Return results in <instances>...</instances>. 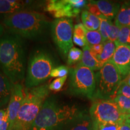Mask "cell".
Listing matches in <instances>:
<instances>
[{
	"mask_svg": "<svg viewBox=\"0 0 130 130\" xmlns=\"http://www.w3.org/2000/svg\"><path fill=\"white\" fill-rule=\"evenodd\" d=\"M84 110L75 104L64 103L55 98H47L30 130H63Z\"/></svg>",
	"mask_w": 130,
	"mask_h": 130,
	"instance_id": "obj_1",
	"label": "cell"
},
{
	"mask_svg": "<svg viewBox=\"0 0 130 130\" xmlns=\"http://www.w3.org/2000/svg\"><path fill=\"white\" fill-rule=\"evenodd\" d=\"M22 38L11 33L0 37V69L13 84L25 78V51Z\"/></svg>",
	"mask_w": 130,
	"mask_h": 130,
	"instance_id": "obj_2",
	"label": "cell"
},
{
	"mask_svg": "<svg viewBox=\"0 0 130 130\" xmlns=\"http://www.w3.org/2000/svg\"><path fill=\"white\" fill-rule=\"evenodd\" d=\"M3 24L21 38L37 39L51 29L52 22L41 13L21 10L5 16Z\"/></svg>",
	"mask_w": 130,
	"mask_h": 130,
	"instance_id": "obj_3",
	"label": "cell"
},
{
	"mask_svg": "<svg viewBox=\"0 0 130 130\" xmlns=\"http://www.w3.org/2000/svg\"><path fill=\"white\" fill-rule=\"evenodd\" d=\"M49 93L48 84L25 89L24 101L18 116L13 125L8 130H30Z\"/></svg>",
	"mask_w": 130,
	"mask_h": 130,
	"instance_id": "obj_4",
	"label": "cell"
},
{
	"mask_svg": "<svg viewBox=\"0 0 130 130\" xmlns=\"http://www.w3.org/2000/svg\"><path fill=\"white\" fill-rule=\"evenodd\" d=\"M122 78L111 61L102 66L95 74V89L92 100H111L117 96Z\"/></svg>",
	"mask_w": 130,
	"mask_h": 130,
	"instance_id": "obj_5",
	"label": "cell"
},
{
	"mask_svg": "<svg viewBox=\"0 0 130 130\" xmlns=\"http://www.w3.org/2000/svg\"><path fill=\"white\" fill-rule=\"evenodd\" d=\"M53 60L50 54L43 50H37L29 59L26 75V89L39 86L50 77L54 68Z\"/></svg>",
	"mask_w": 130,
	"mask_h": 130,
	"instance_id": "obj_6",
	"label": "cell"
},
{
	"mask_svg": "<svg viewBox=\"0 0 130 130\" xmlns=\"http://www.w3.org/2000/svg\"><path fill=\"white\" fill-rule=\"evenodd\" d=\"M68 91L71 95L92 100L95 89V74L93 70L78 63L70 70Z\"/></svg>",
	"mask_w": 130,
	"mask_h": 130,
	"instance_id": "obj_7",
	"label": "cell"
},
{
	"mask_svg": "<svg viewBox=\"0 0 130 130\" xmlns=\"http://www.w3.org/2000/svg\"><path fill=\"white\" fill-rule=\"evenodd\" d=\"M93 125L121 123L128 115H125L116 103L111 100H94L90 110Z\"/></svg>",
	"mask_w": 130,
	"mask_h": 130,
	"instance_id": "obj_8",
	"label": "cell"
},
{
	"mask_svg": "<svg viewBox=\"0 0 130 130\" xmlns=\"http://www.w3.org/2000/svg\"><path fill=\"white\" fill-rule=\"evenodd\" d=\"M51 33L53 40L63 57H67L73 48V23L71 18L56 19L52 22Z\"/></svg>",
	"mask_w": 130,
	"mask_h": 130,
	"instance_id": "obj_9",
	"label": "cell"
},
{
	"mask_svg": "<svg viewBox=\"0 0 130 130\" xmlns=\"http://www.w3.org/2000/svg\"><path fill=\"white\" fill-rule=\"evenodd\" d=\"M87 4L84 0H50L45 10L56 19L71 18L78 15Z\"/></svg>",
	"mask_w": 130,
	"mask_h": 130,
	"instance_id": "obj_10",
	"label": "cell"
},
{
	"mask_svg": "<svg viewBox=\"0 0 130 130\" xmlns=\"http://www.w3.org/2000/svg\"><path fill=\"white\" fill-rule=\"evenodd\" d=\"M25 97V91L24 92L23 86L20 83L14 84L13 87L10 99L8 104V123L9 128L12 127L14 121L16 120L18 114L20 110L22 102Z\"/></svg>",
	"mask_w": 130,
	"mask_h": 130,
	"instance_id": "obj_11",
	"label": "cell"
},
{
	"mask_svg": "<svg viewBox=\"0 0 130 130\" xmlns=\"http://www.w3.org/2000/svg\"><path fill=\"white\" fill-rule=\"evenodd\" d=\"M110 61L119 71L122 79L126 78L130 74V45L117 46Z\"/></svg>",
	"mask_w": 130,
	"mask_h": 130,
	"instance_id": "obj_12",
	"label": "cell"
},
{
	"mask_svg": "<svg viewBox=\"0 0 130 130\" xmlns=\"http://www.w3.org/2000/svg\"><path fill=\"white\" fill-rule=\"evenodd\" d=\"M99 18L100 20V26L98 31L103 38L104 42L107 40L116 42L119 32V27L113 24L111 20H109L104 16H101Z\"/></svg>",
	"mask_w": 130,
	"mask_h": 130,
	"instance_id": "obj_13",
	"label": "cell"
},
{
	"mask_svg": "<svg viewBox=\"0 0 130 130\" xmlns=\"http://www.w3.org/2000/svg\"><path fill=\"white\" fill-rule=\"evenodd\" d=\"M63 130H94L93 122L89 112L84 110Z\"/></svg>",
	"mask_w": 130,
	"mask_h": 130,
	"instance_id": "obj_14",
	"label": "cell"
},
{
	"mask_svg": "<svg viewBox=\"0 0 130 130\" xmlns=\"http://www.w3.org/2000/svg\"><path fill=\"white\" fill-rule=\"evenodd\" d=\"M14 84L0 70V109L9 104Z\"/></svg>",
	"mask_w": 130,
	"mask_h": 130,
	"instance_id": "obj_15",
	"label": "cell"
},
{
	"mask_svg": "<svg viewBox=\"0 0 130 130\" xmlns=\"http://www.w3.org/2000/svg\"><path fill=\"white\" fill-rule=\"evenodd\" d=\"M100 10L102 15L109 20L116 18L121 8V5L118 3H114L105 0L94 1Z\"/></svg>",
	"mask_w": 130,
	"mask_h": 130,
	"instance_id": "obj_16",
	"label": "cell"
},
{
	"mask_svg": "<svg viewBox=\"0 0 130 130\" xmlns=\"http://www.w3.org/2000/svg\"><path fill=\"white\" fill-rule=\"evenodd\" d=\"M79 64L93 70V71H98L103 66V64L92 55L88 45L83 49V56Z\"/></svg>",
	"mask_w": 130,
	"mask_h": 130,
	"instance_id": "obj_17",
	"label": "cell"
},
{
	"mask_svg": "<svg viewBox=\"0 0 130 130\" xmlns=\"http://www.w3.org/2000/svg\"><path fill=\"white\" fill-rule=\"evenodd\" d=\"M115 25L122 27H130V1L123 3L115 18Z\"/></svg>",
	"mask_w": 130,
	"mask_h": 130,
	"instance_id": "obj_18",
	"label": "cell"
},
{
	"mask_svg": "<svg viewBox=\"0 0 130 130\" xmlns=\"http://www.w3.org/2000/svg\"><path fill=\"white\" fill-rule=\"evenodd\" d=\"M23 3L15 0H0V14H12L21 11ZM5 15V16H6Z\"/></svg>",
	"mask_w": 130,
	"mask_h": 130,
	"instance_id": "obj_19",
	"label": "cell"
},
{
	"mask_svg": "<svg viewBox=\"0 0 130 130\" xmlns=\"http://www.w3.org/2000/svg\"><path fill=\"white\" fill-rule=\"evenodd\" d=\"M116 48V45L115 42L107 40L103 43V49L101 54L97 57V59L102 64H104L108 61H110L113 57L114 53Z\"/></svg>",
	"mask_w": 130,
	"mask_h": 130,
	"instance_id": "obj_20",
	"label": "cell"
},
{
	"mask_svg": "<svg viewBox=\"0 0 130 130\" xmlns=\"http://www.w3.org/2000/svg\"><path fill=\"white\" fill-rule=\"evenodd\" d=\"M87 45L89 47L103 43L104 40L98 30H87L86 35Z\"/></svg>",
	"mask_w": 130,
	"mask_h": 130,
	"instance_id": "obj_21",
	"label": "cell"
},
{
	"mask_svg": "<svg viewBox=\"0 0 130 130\" xmlns=\"http://www.w3.org/2000/svg\"><path fill=\"white\" fill-rule=\"evenodd\" d=\"M125 115H130V98L119 95L113 100Z\"/></svg>",
	"mask_w": 130,
	"mask_h": 130,
	"instance_id": "obj_22",
	"label": "cell"
},
{
	"mask_svg": "<svg viewBox=\"0 0 130 130\" xmlns=\"http://www.w3.org/2000/svg\"><path fill=\"white\" fill-rule=\"evenodd\" d=\"M116 46L120 45H130V27H122L120 28L118 39L115 42Z\"/></svg>",
	"mask_w": 130,
	"mask_h": 130,
	"instance_id": "obj_23",
	"label": "cell"
},
{
	"mask_svg": "<svg viewBox=\"0 0 130 130\" xmlns=\"http://www.w3.org/2000/svg\"><path fill=\"white\" fill-rule=\"evenodd\" d=\"M83 56V51L79 49L73 47L69 50L67 56V63L69 65L74 64L81 61Z\"/></svg>",
	"mask_w": 130,
	"mask_h": 130,
	"instance_id": "obj_24",
	"label": "cell"
},
{
	"mask_svg": "<svg viewBox=\"0 0 130 130\" xmlns=\"http://www.w3.org/2000/svg\"><path fill=\"white\" fill-rule=\"evenodd\" d=\"M69 69L66 66H60L52 70L50 77L56 78H62L68 76L69 72Z\"/></svg>",
	"mask_w": 130,
	"mask_h": 130,
	"instance_id": "obj_25",
	"label": "cell"
},
{
	"mask_svg": "<svg viewBox=\"0 0 130 130\" xmlns=\"http://www.w3.org/2000/svg\"><path fill=\"white\" fill-rule=\"evenodd\" d=\"M68 76L62 78H57L55 79L51 84L49 85V89L50 90L54 91V92H58L62 89L64 85L65 81L67 79Z\"/></svg>",
	"mask_w": 130,
	"mask_h": 130,
	"instance_id": "obj_26",
	"label": "cell"
},
{
	"mask_svg": "<svg viewBox=\"0 0 130 130\" xmlns=\"http://www.w3.org/2000/svg\"><path fill=\"white\" fill-rule=\"evenodd\" d=\"M121 123H101L95 125H93L94 130H119Z\"/></svg>",
	"mask_w": 130,
	"mask_h": 130,
	"instance_id": "obj_27",
	"label": "cell"
},
{
	"mask_svg": "<svg viewBox=\"0 0 130 130\" xmlns=\"http://www.w3.org/2000/svg\"><path fill=\"white\" fill-rule=\"evenodd\" d=\"M86 32H87V30L84 27L83 24L79 23L74 26V31H73V36L79 37V38L86 39Z\"/></svg>",
	"mask_w": 130,
	"mask_h": 130,
	"instance_id": "obj_28",
	"label": "cell"
},
{
	"mask_svg": "<svg viewBox=\"0 0 130 130\" xmlns=\"http://www.w3.org/2000/svg\"><path fill=\"white\" fill-rule=\"evenodd\" d=\"M86 9H87L86 10H87L90 13L93 14V15L97 16V17L100 18L101 16H102L100 10L97 7L96 4L94 2V1H89V3H87L86 6Z\"/></svg>",
	"mask_w": 130,
	"mask_h": 130,
	"instance_id": "obj_29",
	"label": "cell"
},
{
	"mask_svg": "<svg viewBox=\"0 0 130 130\" xmlns=\"http://www.w3.org/2000/svg\"><path fill=\"white\" fill-rule=\"evenodd\" d=\"M121 95L128 98H130V86L126 84L124 80L122 81L119 88L118 90L117 95Z\"/></svg>",
	"mask_w": 130,
	"mask_h": 130,
	"instance_id": "obj_30",
	"label": "cell"
},
{
	"mask_svg": "<svg viewBox=\"0 0 130 130\" xmlns=\"http://www.w3.org/2000/svg\"><path fill=\"white\" fill-rule=\"evenodd\" d=\"M81 19H82L83 24L84 27L86 28V30L89 31L94 30L93 24H92L91 21L89 20L88 17H87L86 10H83L81 13Z\"/></svg>",
	"mask_w": 130,
	"mask_h": 130,
	"instance_id": "obj_31",
	"label": "cell"
},
{
	"mask_svg": "<svg viewBox=\"0 0 130 130\" xmlns=\"http://www.w3.org/2000/svg\"><path fill=\"white\" fill-rule=\"evenodd\" d=\"M91 53L94 57H95L97 58L101 54L102 51V49H103V43L97 45H94V46L89 47Z\"/></svg>",
	"mask_w": 130,
	"mask_h": 130,
	"instance_id": "obj_32",
	"label": "cell"
},
{
	"mask_svg": "<svg viewBox=\"0 0 130 130\" xmlns=\"http://www.w3.org/2000/svg\"><path fill=\"white\" fill-rule=\"evenodd\" d=\"M73 42H74L75 45H77L79 46L83 47V48H84V47L88 45H87V40H86V39L79 38V37L74 36H73Z\"/></svg>",
	"mask_w": 130,
	"mask_h": 130,
	"instance_id": "obj_33",
	"label": "cell"
},
{
	"mask_svg": "<svg viewBox=\"0 0 130 130\" xmlns=\"http://www.w3.org/2000/svg\"><path fill=\"white\" fill-rule=\"evenodd\" d=\"M119 130H130V115H128L120 125Z\"/></svg>",
	"mask_w": 130,
	"mask_h": 130,
	"instance_id": "obj_34",
	"label": "cell"
},
{
	"mask_svg": "<svg viewBox=\"0 0 130 130\" xmlns=\"http://www.w3.org/2000/svg\"><path fill=\"white\" fill-rule=\"evenodd\" d=\"M0 122H8V113L7 110L0 109Z\"/></svg>",
	"mask_w": 130,
	"mask_h": 130,
	"instance_id": "obj_35",
	"label": "cell"
},
{
	"mask_svg": "<svg viewBox=\"0 0 130 130\" xmlns=\"http://www.w3.org/2000/svg\"><path fill=\"white\" fill-rule=\"evenodd\" d=\"M9 123L8 122H0V130H8Z\"/></svg>",
	"mask_w": 130,
	"mask_h": 130,
	"instance_id": "obj_36",
	"label": "cell"
},
{
	"mask_svg": "<svg viewBox=\"0 0 130 130\" xmlns=\"http://www.w3.org/2000/svg\"><path fill=\"white\" fill-rule=\"evenodd\" d=\"M4 27H3L2 24H0V37L3 36V33H4Z\"/></svg>",
	"mask_w": 130,
	"mask_h": 130,
	"instance_id": "obj_37",
	"label": "cell"
},
{
	"mask_svg": "<svg viewBox=\"0 0 130 130\" xmlns=\"http://www.w3.org/2000/svg\"><path fill=\"white\" fill-rule=\"evenodd\" d=\"M124 81L126 83V84L130 86V74L126 77V78L125 79Z\"/></svg>",
	"mask_w": 130,
	"mask_h": 130,
	"instance_id": "obj_38",
	"label": "cell"
}]
</instances>
